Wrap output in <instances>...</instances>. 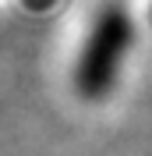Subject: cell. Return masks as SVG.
Masks as SVG:
<instances>
[{"instance_id":"2","label":"cell","mask_w":152,"mask_h":156,"mask_svg":"<svg viewBox=\"0 0 152 156\" xmlns=\"http://www.w3.org/2000/svg\"><path fill=\"white\" fill-rule=\"evenodd\" d=\"M149 25H152V0H149Z\"/></svg>"},{"instance_id":"1","label":"cell","mask_w":152,"mask_h":156,"mask_svg":"<svg viewBox=\"0 0 152 156\" xmlns=\"http://www.w3.org/2000/svg\"><path fill=\"white\" fill-rule=\"evenodd\" d=\"M131 43V21L117 4L103 7L95 14L92 29H88L81 53L74 64V89L81 99H103L106 89L113 85L117 64H120L124 50Z\"/></svg>"}]
</instances>
